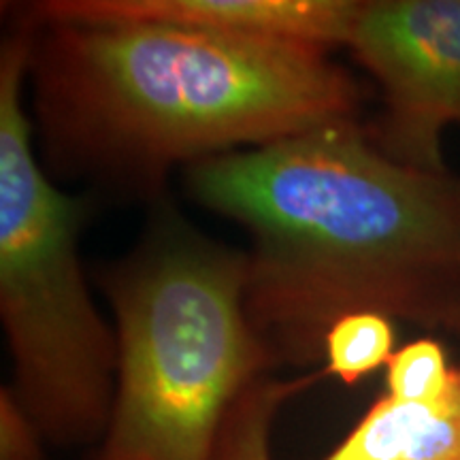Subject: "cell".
I'll list each match as a JSON object with an SVG mask.
<instances>
[{
  "label": "cell",
  "mask_w": 460,
  "mask_h": 460,
  "mask_svg": "<svg viewBox=\"0 0 460 460\" xmlns=\"http://www.w3.org/2000/svg\"><path fill=\"white\" fill-rule=\"evenodd\" d=\"M101 284L118 320V379L92 460H214L233 402L278 367L247 318V254L163 211Z\"/></svg>",
  "instance_id": "obj_3"
},
{
  "label": "cell",
  "mask_w": 460,
  "mask_h": 460,
  "mask_svg": "<svg viewBox=\"0 0 460 460\" xmlns=\"http://www.w3.org/2000/svg\"><path fill=\"white\" fill-rule=\"evenodd\" d=\"M324 376L326 371L320 369L292 379L267 376L252 384L224 418L214 460H273L271 429L275 416L288 399L314 386Z\"/></svg>",
  "instance_id": "obj_8"
},
{
  "label": "cell",
  "mask_w": 460,
  "mask_h": 460,
  "mask_svg": "<svg viewBox=\"0 0 460 460\" xmlns=\"http://www.w3.org/2000/svg\"><path fill=\"white\" fill-rule=\"evenodd\" d=\"M320 460H460V367L435 401L405 402L384 393Z\"/></svg>",
  "instance_id": "obj_7"
},
{
  "label": "cell",
  "mask_w": 460,
  "mask_h": 460,
  "mask_svg": "<svg viewBox=\"0 0 460 460\" xmlns=\"http://www.w3.org/2000/svg\"><path fill=\"white\" fill-rule=\"evenodd\" d=\"M394 354V329L386 315L349 314L339 318L324 337L326 376L356 386L362 377L388 365Z\"/></svg>",
  "instance_id": "obj_9"
},
{
  "label": "cell",
  "mask_w": 460,
  "mask_h": 460,
  "mask_svg": "<svg viewBox=\"0 0 460 460\" xmlns=\"http://www.w3.org/2000/svg\"><path fill=\"white\" fill-rule=\"evenodd\" d=\"M348 48L382 92L373 143L401 164L450 172L441 146L460 124V0H360Z\"/></svg>",
  "instance_id": "obj_5"
},
{
  "label": "cell",
  "mask_w": 460,
  "mask_h": 460,
  "mask_svg": "<svg viewBox=\"0 0 460 460\" xmlns=\"http://www.w3.org/2000/svg\"><path fill=\"white\" fill-rule=\"evenodd\" d=\"M45 437L13 388L0 390V460H45Z\"/></svg>",
  "instance_id": "obj_11"
},
{
  "label": "cell",
  "mask_w": 460,
  "mask_h": 460,
  "mask_svg": "<svg viewBox=\"0 0 460 460\" xmlns=\"http://www.w3.org/2000/svg\"><path fill=\"white\" fill-rule=\"evenodd\" d=\"M62 13L111 20L169 22L203 31L309 45L348 48L356 0H49Z\"/></svg>",
  "instance_id": "obj_6"
},
{
  "label": "cell",
  "mask_w": 460,
  "mask_h": 460,
  "mask_svg": "<svg viewBox=\"0 0 460 460\" xmlns=\"http://www.w3.org/2000/svg\"><path fill=\"white\" fill-rule=\"evenodd\" d=\"M34 20L31 71L58 163L156 190L172 164L356 119L360 88L329 51L169 22Z\"/></svg>",
  "instance_id": "obj_2"
},
{
  "label": "cell",
  "mask_w": 460,
  "mask_h": 460,
  "mask_svg": "<svg viewBox=\"0 0 460 460\" xmlns=\"http://www.w3.org/2000/svg\"><path fill=\"white\" fill-rule=\"evenodd\" d=\"M34 32L0 51V315L13 393L51 444L102 441L111 418L118 339L92 303L77 239L90 199L71 197L37 163L22 92Z\"/></svg>",
  "instance_id": "obj_4"
},
{
  "label": "cell",
  "mask_w": 460,
  "mask_h": 460,
  "mask_svg": "<svg viewBox=\"0 0 460 460\" xmlns=\"http://www.w3.org/2000/svg\"><path fill=\"white\" fill-rule=\"evenodd\" d=\"M186 186L250 233L247 318L278 365L324 358L349 314L460 335V177L396 163L356 119L199 160Z\"/></svg>",
  "instance_id": "obj_1"
},
{
  "label": "cell",
  "mask_w": 460,
  "mask_h": 460,
  "mask_svg": "<svg viewBox=\"0 0 460 460\" xmlns=\"http://www.w3.org/2000/svg\"><path fill=\"white\" fill-rule=\"evenodd\" d=\"M386 394L396 401L424 402L446 393L454 367L437 339H416L396 349L388 362Z\"/></svg>",
  "instance_id": "obj_10"
}]
</instances>
